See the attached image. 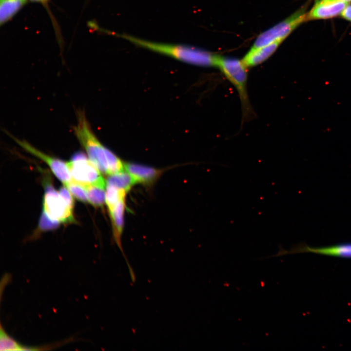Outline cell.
<instances>
[{
  "instance_id": "cell-1",
  "label": "cell",
  "mask_w": 351,
  "mask_h": 351,
  "mask_svg": "<svg viewBox=\"0 0 351 351\" xmlns=\"http://www.w3.org/2000/svg\"><path fill=\"white\" fill-rule=\"evenodd\" d=\"M74 130L89 159L101 173L109 176L124 169V163L95 136L84 111H78Z\"/></svg>"
},
{
  "instance_id": "cell-2",
  "label": "cell",
  "mask_w": 351,
  "mask_h": 351,
  "mask_svg": "<svg viewBox=\"0 0 351 351\" xmlns=\"http://www.w3.org/2000/svg\"><path fill=\"white\" fill-rule=\"evenodd\" d=\"M114 35L138 46L170 56L185 62L201 66L217 67L220 56L195 47L151 41L124 34L114 33Z\"/></svg>"
},
{
  "instance_id": "cell-3",
  "label": "cell",
  "mask_w": 351,
  "mask_h": 351,
  "mask_svg": "<svg viewBox=\"0 0 351 351\" xmlns=\"http://www.w3.org/2000/svg\"><path fill=\"white\" fill-rule=\"evenodd\" d=\"M217 67L226 78L234 85L241 99L245 116L250 114L251 108L247 91V67L242 60L220 56Z\"/></svg>"
},
{
  "instance_id": "cell-4",
  "label": "cell",
  "mask_w": 351,
  "mask_h": 351,
  "mask_svg": "<svg viewBox=\"0 0 351 351\" xmlns=\"http://www.w3.org/2000/svg\"><path fill=\"white\" fill-rule=\"evenodd\" d=\"M72 180L85 188L90 186H106L100 171L81 152L75 153L66 162Z\"/></svg>"
},
{
  "instance_id": "cell-5",
  "label": "cell",
  "mask_w": 351,
  "mask_h": 351,
  "mask_svg": "<svg viewBox=\"0 0 351 351\" xmlns=\"http://www.w3.org/2000/svg\"><path fill=\"white\" fill-rule=\"evenodd\" d=\"M45 193L43 200V211L52 219L59 223H74L73 209L70 208L64 199L50 182L44 183Z\"/></svg>"
},
{
  "instance_id": "cell-6",
  "label": "cell",
  "mask_w": 351,
  "mask_h": 351,
  "mask_svg": "<svg viewBox=\"0 0 351 351\" xmlns=\"http://www.w3.org/2000/svg\"><path fill=\"white\" fill-rule=\"evenodd\" d=\"M307 14L304 8L299 9L286 20L260 34L253 47L264 46L277 40H283L301 23L307 20Z\"/></svg>"
},
{
  "instance_id": "cell-7",
  "label": "cell",
  "mask_w": 351,
  "mask_h": 351,
  "mask_svg": "<svg viewBox=\"0 0 351 351\" xmlns=\"http://www.w3.org/2000/svg\"><path fill=\"white\" fill-rule=\"evenodd\" d=\"M303 253H312L343 258H351V243L318 248H312L304 243H299L293 246L289 251L285 250L281 246H279L278 252L274 255L269 257H279L289 254Z\"/></svg>"
},
{
  "instance_id": "cell-8",
  "label": "cell",
  "mask_w": 351,
  "mask_h": 351,
  "mask_svg": "<svg viewBox=\"0 0 351 351\" xmlns=\"http://www.w3.org/2000/svg\"><path fill=\"white\" fill-rule=\"evenodd\" d=\"M13 139L27 152L44 161L51 168L54 174L65 186L72 181L66 163L41 152L25 140H19L15 137H13Z\"/></svg>"
},
{
  "instance_id": "cell-9",
  "label": "cell",
  "mask_w": 351,
  "mask_h": 351,
  "mask_svg": "<svg viewBox=\"0 0 351 351\" xmlns=\"http://www.w3.org/2000/svg\"><path fill=\"white\" fill-rule=\"evenodd\" d=\"M348 4L341 0H321L317 2L307 14V20L336 17L341 14Z\"/></svg>"
},
{
  "instance_id": "cell-10",
  "label": "cell",
  "mask_w": 351,
  "mask_h": 351,
  "mask_svg": "<svg viewBox=\"0 0 351 351\" xmlns=\"http://www.w3.org/2000/svg\"><path fill=\"white\" fill-rule=\"evenodd\" d=\"M124 170L130 175L135 184L152 185L160 177V169L134 163H124Z\"/></svg>"
},
{
  "instance_id": "cell-11",
  "label": "cell",
  "mask_w": 351,
  "mask_h": 351,
  "mask_svg": "<svg viewBox=\"0 0 351 351\" xmlns=\"http://www.w3.org/2000/svg\"><path fill=\"white\" fill-rule=\"evenodd\" d=\"M282 41L279 39L264 46L253 47L241 60L247 68L259 65L274 53Z\"/></svg>"
},
{
  "instance_id": "cell-12",
  "label": "cell",
  "mask_w": 351,
  "mask_h": 351,
  "mask_svg": "<svg viewBox=\"0 0 351 351\" xmlns=\"http://www.w3.org/2000/svg\"><path fill=\"white\" fill-rule=\"evenodd\" d=\"M125 199H122L108 208L112 225L114 239L122 253L121 236L124 224Z\"/></svg>"
},
{
  "instance_id": "cell-13",
  "label": "cell",
  "mask_w": 351,
  "mask_h": 351,
  "mask_svg": "<svg viewBox=\"0 0 351 351\" xmlns=\"http://www.w3.org/2000/svg\"><path fill=\"white\" fill-rule=\"evenodd\" d=\"M26 0H0V23H5L23 7Z\"/></svg>"
},
{
  "instance_id": "cell-14",
  "label": "cell",
  "mask_w": 351,
  "mask_h": 351,
  "mask_svg": "<svg viewBox=\"0 0 351 351\" xmlns=\"http://www.w3.org/2000/svg\"><path fill=\"white\" fill-rule=\"evenodd\" d=\"M106 184L113 185L128 192L135 183L130 175L125 170L108 176Z\"/></svg>"
},
{
  "instance_id": "cell-15",
  "label": "cell",
  "mask_w": 351,
  "mask_h": 351,
  "mask_svg": "<svg viewBox=\"0 0 351 351\" xmlns=\"http://www.w3.org/2000/svg\"><path fill=\"white\" fill-rule=\"evenodd\" d=\"M106 187L100 186L85 187L88 201L95 207H103L105 203Z\"/></svg>"
},
{
  "instance_id": "cell-16",
  "label": "cell",
  "mask_w": 351,
  "mask_h": 351,
  "mask_svg": "<svg viewBox=\"0 0 351 351\" xmlns=\"http://www.w3.org/2000/svg\"><path fill=\"white\" fill-rule=\"evenodd\" d=\"M23 346L9 335L2 325H0V351H23Z\"/></svg>"
},
{
  "instance_id": "cell-17",
  "label": "cell",
  "mask_w": 351,
  "mask_h": 351,
  "mask_svg": "<svg viewBox=\"0 0 351 351\" xmlns=\"http://www.w3.org/2000/svg\"><path fill=\"white\" fill-rule=\"evenodd\" d=\"M66 187L77 199L83 202L88 201L87 192L84 187L72 180Z\"/></svg>"
},
{
  "instance_id": "cell-18",
  "label": "cell",
  "mask_w": 351,
  "mask_h": 351,
  "mask_svg": "<svg viewBox=\"0 0 351 351\" xmlns=\"http://www.w3.org/2000/svg\"><path fill=\"white\" fill-rule=\"evenodd\" d=\"M59 223V222L51 219L42 211L39 221V229L42 232L54 230L58 227Z\"/></svg>"
},
{
  "instance_id": "cell-19",
  "label": "cell",
  "mask_w": 351,
  "mask_h": 351,
  "mask_svg": "<svg viewBox=\"0 0 351 351\" xmlns=\"http://www.w3.org/2000/svg\"><path fill=\"white\" fill-rule=\"evenodd\" d=\"M66 187V186H65ZM65 186L60 188L59 193L62 197L64 199L68 206L72 209H74V199L71 195V193Z\"/></svg>"
},
{
  "instance_id": "cell-20",
  "label": "cell",
  "mask_w": 351,
  "mask_h": 351,
  "mask_svg": "<svg viewBox=\"0 0 351 351\" xmlns=\"http://www.w3.org/2000/svg\"><path fill=\"white\" fill-rule=\"evenodd\" d=\"M341 15L344 19L351 21V5H348Z\"/></svg>"
},
{
  "instance_id": "cell-21",
  "label": "cell",
  "mask_w": 351,
  "mask_h": 351,
  "mask_svg": "<svg viewBox=\"0 0 351 351\" xmlns=\"http://www.w3.org/2000/svg\"><path fill=\"white\" fill-rule=\"evenodd\" d=\"M35 2H41V3H44L47 0H31Z\"/></svg>"
},
{
  "instance_id": "cell-22",
  "label": "cell",
  "mask_w": 351,
  "mask_h": 351,
  "mask_svg": "<svg viewBox=\"0 0 351 351\" xmlns=\"http://www.w3.org/2000/svg\"><path fill=\"white\" fill-rule=\"evenodd\" d=\"M341 0L344 1L346 3H349L351 1V0Z\"/></svg>"
}]
</instances>
